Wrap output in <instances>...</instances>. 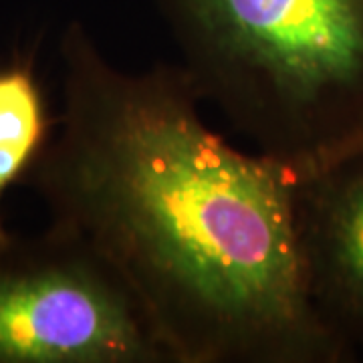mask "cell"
Returning <instances> with one entry per match:
<instances>
[{"label": "cell", "mask_w": 363, "mask_h": 363, "mask_svg": "<svg viewBox=\"0 0 363 363\" xmlns=\"http://www.w3.org/2000/svg\"><path fill=\"white\" fill-rule=\"evenodd\" d=\"M297 218L313 307L355 359L363 353V143L298 174Z\"/></svg>", "instance_id": "4"}, {"label": "cell", "mask_w": 363, "mask_h": 363, "mask_svg": "<svg viewBox=\"0 0 363 363\" xmlns=\"http://www.w3.org/2000/svg\"><path fill=\"white\" fill-rule=\"evenodd\" d=\"M61 59V130L28 176L169 363L351 362L309 297L298 172L212 130L178 63L121 69L81 23Z\"/></svg>", "instance_id": "1"}, {"label": "cell", "mask_w": 363, "mask_h": 363, "mask_svg": "<svg viewBox=\"0 0 363 363\" xmlns=\"http://www.w3.org/2000/svg\"><path fill=\"white\" fill-rule=\"evenodd\" d=\"M0 363H169L140 307L77 236L0 250Z\"/></svg>", "instance_id": "3"}, {"label": "cell", "mask_w": 363, "mask_h": 363, "mask_svg": "<svg viewBox=\"0 0 363 363\" xmlns=\"http://www.w3.org/2000/svg\"><path fill=\"white\" fill-rule=\"evenodd\" d=\"M190 83L298 174L363 143V0H152Z\"/></svg>", "instance_id": "2"}, {"label": "cell", "mask_w": 363, "mask_h": 363, "mask_svg": "<svg viewBox=\"0 0 363 363\" xmlns=\"http://www.w3.org/2000/svg\"><path fill=\"white\" fill-rule=\"evenodd\" d=\"M51 119L33 61L0 63V250L13 236L4 230L2 198L35 168L49 145Z\"/></svg>", "instance_id": "5"}]
</instances>
